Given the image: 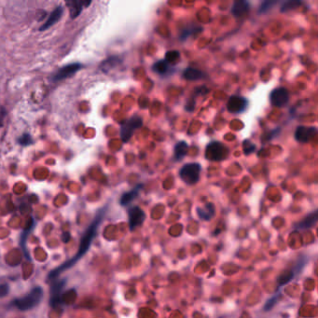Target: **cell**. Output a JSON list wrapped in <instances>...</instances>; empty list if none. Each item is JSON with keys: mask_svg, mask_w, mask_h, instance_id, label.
Instances as JSON below:
<instances>
[{"mask_svg": "<svg viewBox=\"0 0 318 318\" xmlns=\"http://www.w3.org/2000/svg\"><path fill=\"white\" fill-rule=\"evenodd\" d=\"M103 215H104V210L99 212L96 219H95V221L92 223V225H90L89 229L87 230V232L85 233L84 236H83L82 241H81L80 249H79L78 253L75 256L74 258L69 260L67 262H65L63 265L60 266L57 269L53 270V271L51 272L50 276H49V278H54V277L58 276L61 272H63L64 270H67L69 268H71V267L74 265L75 263H76L78 260H80V258L87 252V250L89 249L90 244H92V241L94 240L95 236H96V232H97V229H98V226H99V223L101 222L102 218H103Z\"/></svg>", "mask_w": 318, "mask_h": 318, "instance_id": "1", "label": "cell"}, {"mask_svg": "<svg viewBox=\"0 0 318 318\" xmlns=\"http://www.w3.org/2000/svg\"><path fill=\"white\" fill-rule=\"evenodd\" d=\"M43 298V290L41 287L37 286L33 289L32 291L28 293L26 297L18 299L14 302V305L19 310L27 311L38 305Z\"/></svg>", "mask_w": 318, "mask_h": 318, "instance_id": "2", "label": "cell"}, {"mask_svg": "<svg viewBox=\"0 0 318 318\" xmlns=\"http://www.w3.org/2000/svg\"><path fill=\"white\" fill-rule=\"evenodd\" d=\"M201 171V165L197 163L188 164L181 168L179 171V175H180L181 179L184 181L186 184L194 185L200 179Z\"/></svg>", "mask_w": 318, "mask_h": 318, "instance_id": "3", "label": "cell"}, {"mask_svg": "<svg viewBox=\"0 0 318 318\" xmlns=\"http://www.w3.org/2000/svg\"><path fill=\"white\" fill-rule=\"evenodd\" d=\"M142 124H143V120L139 116H133L126 122H123L121 126V138H122V141L124 143L128 142L133 137L134 131L141 127Z\"/></svg>", "mask_w": 318, "mask_h": 318, "instance_id": "4", "label": "cell"}, {"mask_svg": "<svg viewBox=\"0 0 318 318\" xmlns=\"http://www.w3.org/2000/svg\"><path fill=\"white\" fill-rule=\"evenodd\" d=\"M228 149L219 142H211L206 149V158L211 162H219L225 159L228 155Z\"/></svg>", "mask_w": 318, "mask_h": 318, "instance_id": "5", "label": "cell"}, {"mask_svg": "<svg viewBox=\"0 0 318 318\" xmlns=\"http://www.w3.org/2000/svg\"><path fill=\"white\" fill-rule=\"evenodd\" d=\"M83 67V64L80 63H72V64H66L63 67L59 69L52 77V81L57 82L60 80H65L67 78L72 77L76 74L78 71Z\"/></svg>", "mask_w": 318, "mask_h": 318, "instance_id": "6", "label": "cell"}, {"mask_svg": "<svg viewBox=\"0 0 318 318\" xmlns=\"http://www.w3.org/2000/svg\"><path fill=\"white\" fill-rule=\"evenodd\" d=\"M289 100V95L286 88H277L272 90L270 95V104L276 107L286 106Z\"/></svg>", "mask_w": 318, "mask_h": 318, "instance_id": "7", "label": "cell"}, {"mask_svg": "<svg viewBox=\"0 0 318 318\" xmlns=\"http://www.w3.org/2000/svg\"><path fill=\"white\" fill-rule=\"evenodd\" d=\"M248 106V101L241 96H232L227 103V108L232 113H242Z\"/></svg>", "mask_w": 318, "mask_h": 318, "instance_id": "8", "label": "cell"}, {"mask_svg": "<svg viewBox=\"0 0 318 318\" xmlns=\"http://www.w3.org/2000/svg\"><path fill=\"white\" fill-rule=\"evenodd\" d=\"M317 133V129L315 127H306L300 126L295 131V139L300 143H308L312 140Z\"/></svg>", "mask_w": 318, "mask_h": 318, "instance_id": "9", "label": "cell"}, {"mask_svg": "<svg viewBox=\"0 0 318 318\" xmlns=\"http://www.w3.org/2000/svg\"><path fill=\"white\" fill-rule=\"evenodd\" d=\"M129 226L133 231L134 229L140 226L144 222L146 215L143 210L138 207H133L129 210Z\"/></svg>", "mask_w": 318, "mask_h": 318, "instance_id": "10", "label": "cell"}, {"mask_svg": "<svg viewBox=\"0 0 318 318\" xmlns=\"http://www.w3.org/2000/svg\"><path fill=\"white\" fill-rule=\"evenodd\" d=\"M90 1H84V0H69L66 1V5L69 8V13L71 19H76L79 17L80 13L83 11L84 8H87L90 5Z\"/></svg>", "mask_w": 318, "mask_h": 318, "instance_id": "11", "label": "cell"}, {"mask_svg": "<svg viewBox=\"0 0 318 318\" xmlns=\"http://www.w3.org/2000/svg\"><path fill=\"white\" fill-rule=\"evenodd\" d=\"M63 14H64V8H63L62 6H58V7L50 14V16H49L48 19H47V21L43 24L42 26L39 28V30H40V31H45V30L49 29L50 27L54 26V25L62 18Z\"/></svg>", "mask_w": 318, "mask_h": 318, "instance_id": "12", "label": "cell"}, {"mask_svg": "<svg viewBox=\"0 0 318 318\" xmlns=\"http://www.w3.org/2000/svg\"><path fill=\"white\" fill-rule=\"evenodd\" d=\"M250 9V4L246 1H236L234 2L232 8V13L234 17L240 18L243 17L248 12Z\"/></svg>", "mask_w": 318, "mask_h": 318, "instance_id": "13", "label": "cell"}, {"mask_svg": "<svg viewBox=\"0 0 318 318\" xmlns=\"http://www.w3.org/2000/svg\"><path fill=\"white\" fill-rule=\"evenodd\" d=\"M197 214L199 218L203 220H210L215 215V207L213 203L208 202L202 207H199L197 209Z\"/></svg>", "mask_w": 318, "mask_h": 318, "instance_id": "14", "label": "cell"}, {"mask_svg": "<svg viewBox=\"0 0 318 318\" xmlns=\"http://www.w3.org/2000/svg\"><path fill=\"white\" fill-rule=\"evenodd\" d=\"M189 151V146L186 141H180L176 144L174 149V157L176 161H181L184 159Z\"/></svg>", "mask_w": 318, "mask_h": 318, "instance_id": "15", "label": "cell"}, {"mask_svg": "<svg viewBox=\"0 0 318 318\" xmlns=\"http://www.w3.org/2000/svg\"><path fill=\"white\" fill-rule=\"evenodd\" d=\"M183 76H184L186 80H191V81L201 80L205 77V75L201 72V70L193 69V67H189V69H186L184 73H183Z\"/></svg>", "mask_w": 318, "mask_h": 318, "instance_id": "16", "label": "cell"}, {"mask_svg": "<svg viewBox=\"0 0 318 318\" xmlns=\"http://www.w3.org/2000/svg\"><path fill=\"white\" fill-rule=\"evenodd\" d=\"M141 189V186H138L135 189H133L132 191H128L126 193H124L121 198V205L122 206H127L131 201H133L137 197H138V193H139V190Z\"/></svg>", "mask_w": 318, "mask_h": 318, "instance_id": "17", "label": "cell"}, {"mask_svg": "<svg viewBox=\"0 0 318 318\" xmlns=\"http://www.w3.org/2000/svg\"><path fill=\"white\" fill-rule=\"evenodd\" d=\"M154 72L160 75H165L168 73L170 70V64L167 63L165 60H161L156 62L152 66Z\"/></svg>", "mask_w": 318, "mask_h": 318, "instance_id": "18", "label": "cell"}, {"mask_svg": "<svg viewBox=\"0 0 318 318\" xmlns=\"http://www.w3.org/2000/svg\"><path fill=\"white\" fill-rule=\"evenodd\" d=\"M317 220V212L313 213L309 215L307 218L303 219L302 222L299 223L297 225L298 229H308L311 228L313 225L315 224Z\"/></svg>", "mask_w": 318, "mask_h": 318, "instance_id": "19", "label": "cell"}, {"mask_svg": "<svg viewBox=\"0 0 318 318\" xmlns=\"http://www.w3.org/2000/svg\"><path fill=\"white\" fill-rule=\"evenodd\" d=\"M302 4L301 1H286L283 5L281 6V9L280 11L281 12H286V11H292V10H295L297 9L299 6Z\"/></svg>", "mask_w": 318, "mask_h": 318, "instance_id": "20", "label": "cell"}, {"mask_svg": "<svg viewBox=\"0 0 318 318\" xmlns=\"http://www.w3.org/2000/svg\"><path fill=\"white\" fill-rule=\"evenodd\" d=\"M180 58V54L177 51H171L165 54V61L169 64H175Z\"/></svg>", "mask_w": 318, "mask_h": 318, "instance_id": "21", "label": "cell"}, {"mask_svg": "<svg viewBox=\"0 0 318 318\" xmlns=\"http://www.w3.org/2000/svg\"><path fill=\"white\" fill-rule=\"evenodd\" d=\"M18 143L24 147H27L33 143L32 137L29 133H24L20 138H18Z\"/></svg>", "mask_w": 318, "mask_h": 318, "instance_id": "22", "label": "cell"}, {"mask_svg": "<svg viewBox=\"0 0 318 318\" xmlns=\"http://www.w3.org/2000/svg\"><path fill=\"white\" fill-rule=\"evenodd\" d=\"M243 149H244V152L245 155H249V154L253 153L256 149V146L254 144L251 143L248 140H245L244 144H243Z\"/></svg>", "mask_w": 318, "mask_h": 318, "instance_id": "23", "label": "cell"}, {"mask_svg": "<svg viewBox=\"0 0 318 318\" xmlns=\"http://www.w3.org/2000/svg\"><path fill=\"white\" fill-rule=\"evenodd\" d=\"M276 3H277V1H265V2H263L260 6L259 12L260 13H265L272 8V6L276 5Z\"/></svg>", "mask_w": 318, "mask_h": 318, "instance_id": "24", "label": "cell"}, {"mask_svg": "<svg viewBox=\"0 0 318 318\" xmlns=\"http://www.w3.org/2000/svg\"><path fill=\"white\" fill-rule=\"evenodd\" d=\"M292 277H293V274H287V275L282 276L281 277H280V279H279V285H281V286L285 285L287 282H289L291 280Z\"/></svg>", "mask_w": 318, "mask_h": 318, "instance_id": "25", "label": "cell"}, {"mask_svg": "<svg viewBox=\"0 0 318 318\" xmlns=\"http://www.w3.org/2000/svg\"><path fill=\"white\" fill-rule=\"evenodd\" d=\"M9 291H10V286H8L7 284L0 285V297H5Z\"/></svg>", "mask_w": 318, "mask_h": 318, "instance_id": "26", "label": "cell"}, {"mask_svg": "<svg viewBox=\"0 0 318 318\" xmlns=\"http://www.w3.org/2000/svg\"><path fill=\"white\" fill-rule=\"evenodd\" d=\"M6 114H7L6 111H0V127H1V125H2V121H3V119L5 117Z\"/></svg>", "mask_w": 318, "mask_h": 318, "instance_id": "27", "label": "cell"}]
</instances>
